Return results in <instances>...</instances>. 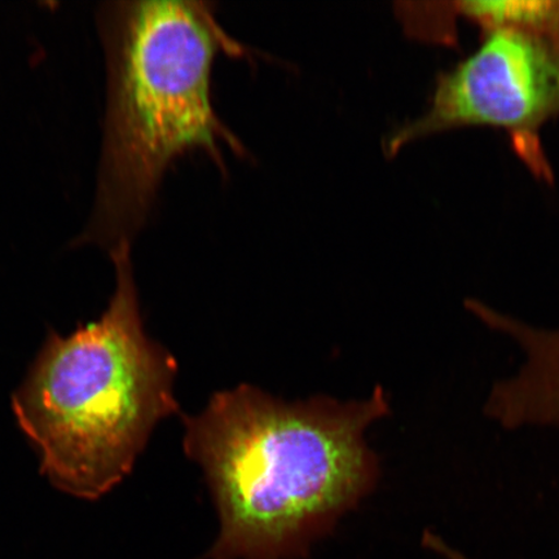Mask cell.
Returning a JSON list of instances; mask_svg holds the SVG:
<instances>
[{
	"label": "cell",
	"instance_id": "cell-6",
	"mask_svg": "<svg viewBox=\"0 0 559 559\" xmlns=\"http://www.w3.org/2000/svg\"><path fill=\"white\" fill-rule=\"evenodd\" d=\"M459 15L478 23L486 32L515 31L559 45V2H459Z\"/></svg>",
	"mask_w": 559,
	"mask_h": 559
},
{
	"label": "cell",
	"instance_id": "cell-7",
	"mask_svg": "<svg viewBox=\"0 0 559 559\" xmlns=\"http://www.w3.org/2000/svg\"><path fill=\"white\" fill-rule=\"evenodd\" d=\"M426 543H428L430 548L436 549L437 551H439V554H442L444 557L449 559H467L466 557L457 554L456 550L447 547V545L440 542L436 536L428 537V539H426Z\"/></svg>",
	"mask_w": 559,
	"mask_h": 559
},
{
	"label": "cell",
	"instance_id": "cell-2",
	"mask_svg": "<svg viewBox=\"0 0 559 559\" xmlns=\"http://www.w3.org/2000/svg\"><path fill=\"white\" fill-rule=\"evenodd\" d=\"M103 32L107 115L93 215L80 240L109 251L134 240L179 157L202 152L223 177L225 148L248 157L215 110L212 75L221 53H251L221 25L210 2L115 3L103 12Z\"/></svg>",
	"mask_w": 559,
	"mask_h": 559
},
{
	"label": "cell",
	"instance_id": "cell-3",
	"mask_svg": "<svg viewBox=\"0 0 559 559\" xmlns=\"http://www.w3.org/2000/svg\"><path fill=\"white\" fill-rule=\"evenodd\" d=\"M116 290L87 325L50 331L12 395L40 473L83 500L108 493L131 473L156 426L179 414L178 362L145 333L131 243L109 250Z\"/></svg>",
	"mask_w": 559,
	"mask_h": 559
},
{
	"label": "cell",
	"instance_id": "cell-4",
	"mask_svg": "<svg viewBox=\"0 0 559 559\" xmlns=\"http://www.w3.org/2000/svg\"><path fill=\"white\" fill-rule=\"evenodd\" d=\"M558 116L559 45L522 32H487L478 51L439 76L428 109L384 140V155L442 131L496 126L509 132L530 169L549 180L539 132Z\"/></svg>",
	"mask_w": 559,
	"mask_h": 559
},
{
	"label": "cell",
	"instance_id": "cell-5",
	"mask_svg": "<svg viewBox=\"0 0 559 559\" xmlns=\"http://www.w3.org/2000/svg\"><path fill=\"white\" fill-rule=\"evenodd\" d=\"M507 334L523 353L519 372L506 383L510 414L523 428H559V328L544 330L514 320Z\"/></svg>",
	"mask_w": 559,
	"mask_h": 559
},
{
	"label": "cell",
	"instance_id": "cell-1",
	"mask_svg": "<svg viewBox=\"0 0 559 559\" xmlns=\"http://www.w3.org/2000/svg\"><path fill=\"white\" fill-rule=\"evenodd\" d=\"M367 401L285 402L251 384L185 416L183 447L204 471L219 534L202 559H306L314 544L373 492L379 459L366 431L389 415Z\"/></svg>",
	"mask_w": 559,
	"mask_h": 559
}]
</instances>
